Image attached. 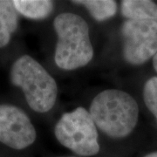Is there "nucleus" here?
<instances>
[{"label": "nucleus", "instance_id": "10", "mask_svg": "<svg viewBox=\"0 0 157 157\" xmlns=\"http://www.w3.org/2000/svg\"><path fill=\"white\" fill-rule=\"evenodd\" d=\"M18 15L13 1L0 0V24L11 34L14 33L18 27Z\"/></svg>", "mask_w": 157, "mask_h": 157}, {"label": "nucleus", "instance_id": "5", "mask_svg": "<svg viewBox=\"0 0 157 157\" xmlns=\"http://www.w3.org/2000/svg\"><path fill=\"white\" fill-rule=\"evenodd\" d=\"M124 59L142 65L157 53V24L147 19H127L121 26Z\"/></svg>", "mask_w": 157, "mask_h": 157}, {"label": "nucleus", "instance_id": "14", "mask_svg": "<svg viewBox=\"0 0 157 157\" xmlns=\"http://www.w3.org/2000/svg\"><path fill=\"white\" fill-rule=\"evenodd\" d=\"M144 157H157V151L152 152V153L148 154V155H147L146 156H144Z\"/></svg>", "mask_w": 157, "mask_h": 157}, {"label": "nucleus", "instance_id": "8", "mask_svg": "<svg viewBox=\"0 0 157 157\" xmlns=\"http://www.w3.org/2000/svg\"><path fill=\"white\" fill-rule=\"evenodd\" d=\"M18 14L33 20L47 17L53 10V2L49 0H14Z\"/></svg>", "mask_w": 157, "mask_h": 157}, {"label": "nucleus", "instance_id": "3", "mask_svg": "<svg viewBox=\"0 0 157 157\" xmlns=\"http://www.w3.org/2000/svg\"><path fill=\"white\" fill-rule=\"evenodd\" d=\"M10 79L11 84L22 90L28 106L35 112L44 113L55 105L56 81L33 57H19L11 66Z\"/></svg>", "mask_w": 157, "mask_h": 157}, {"label": "nucleus", "instance_id": "15", "mask_svg": "<svg viewBox=\"0 0 157 157\" xmlns=\"http://www.w3.org/2000/svg\"><path fill=\"white\" fill-rule=\"evenodd\" d=\"M59 157H76V156H59Z\"/></svg>", "mask_w": 157, "mask_h": 157}, {"label": "nucleus", "instance_id": "11", "mask_svg": "<svg viewBox=\"0 0 157 157\" xmlns=\"http://www.w3.org/2000/svg\"><path fill=\"white\" fill-rule=\"evenodd\" d=\"M143 99L147 107L157 121V77L149 78L145 83Z\"/></svg>", "mask_w": 157, "mask_h": 157}, {"label": "nucleus", "instance_id": "4", "mask_svg": "<svg viewBox=\"0 0 157 157\" xmlns=\"http://www.w3.org/2000/svg\"><path fill=\"white\" fill-rule=\"evenodd\" d=\"M54 135L61 145L80 156H93L100 151L96 125L85 107L62 114Z\"/></svg>", "mask_w": 157, "mask_h": 157}, {"label": "nucleus", "instance_id": "7", "mask_svg": "<svg viewBox=\"0 0 157 157\" xmlns=\"http://www.w3.org/2000/svg\"><path fill=\"white\" fill-rule=\"evenodd\" d=\"M121 13L127 19H147L157 24V4L149 0H125Z\"/></svg>", "mask_w": 157, "mask_h": 157}, {"label": "nucleus", "instance_id": "1", "mask_svg": "<svg viewBox=\"0 0 157 157\" xmlns=\"http://www.w3.org/2000/svg\"><path fill=\"white\" fill-rule=\"evenodd\" d=\"M90 115L95 125L111 138H124L135 129L139 107L133 96L119 89H107L94 97Z\"/></svg>", "mask_w": 157, "mask_h": 157}, {"label": "nucleus", "instance_id": "12", "mask_svg": "<svg viewBox=\"0 0 157 157\" xmlns=\"http://www.w3.org/2000/svg\"><path fill=\"white\" fill-rule=\"evenodd\" d=\"M12 34L0 24V48L6 47L10 43Z\"/></svg>", "mask_w": 157, "mask_h": 157}, {"label": "nucleus", "instance_id": "13", "mask_svg": "<svg viewBox=\"0 0 157 157\" xmlns=\"http://www.w3.org/2000/svg\"><path fill=\"white\" fill-rule=\"evenodd\" d=\"M153 64H154V67L157 72V53L153 58Z\"/></svg>", "mask_w": 157, "mask_h": 157}, {"label": "nucleus", "instance_id": "9", "mask_svg": "<svg viewBox=\"0 0 157 157\" xmlns=\"http://www.w3.org/2000/svg\"><path fill=\"white\" fill-rule=\"evenodd\" d=\"M73 3L85 6L91 16L100 22L111 18L117 12V3L113 0H77Z\"/></svg>", "mask_w": 157, "mask_h": 157}, {"label": "nucleus", "instance_id": "2", "mask_svg": "<svg viewBox=\"0 0 157 157\" xmlns=\"http://www.w3.org/2000/svg\"><path fill=\"white\" fill-rule=\"evenodd\" d=\"M58 36L54 60L66 71L86 66L94 57L89 26L83 17L72 12H63L53 20Z\"/></svg>", "mask_w": 157, "mask_h": 157}, {"label": "nucleus", "instance_id": "6", "mask_svg": "<svg viewBox=\"0 0 157 157\" xmlns=\"http://www.w3.org/2000/svg\"><path fill=\"white\" fill-rule=\"evenodd\" d=\"M37 138L31 119L20 107L0 104V142L16 150L33 145Z\"/></svg>", "mask_w": 157, "mask_h": 157}]
</instances>
